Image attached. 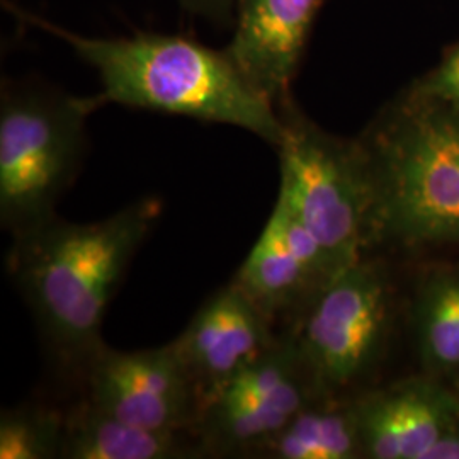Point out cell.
Listing matches in <instances>:
<instances>
[{
    "label": "cell",
    "mask_w": 459,
    "mask_h": 459,
    "mask_svg": "<svg viewBox=\"0 0 459 459\" xmlns=\"http://www.w3.org/2000/svg\"><path fill=\"white\" fill-rule=\"evenodd\" d=\"M160 212V201L147 197L94 223L55 216L14 238L11 276L49 347L81 377L106 345L108 307Z\"/></svg>",
    "instance_id": "cell-1"
},
{
    "label": "cell",
    "mask_w": 459,
    "mask_h": 459,
    "mask_svg": "<svg viewBox=\"0 0 459 459\" xmlns=\"http://www.w3.org/2000/svg\"><path fill=\"white\" fill-rule=\"evenodd\" d=\"M22 17L96 68L104 104L230 125L278 145L282 132L278 104L248 81L227 48H210L178 34L94 38L34 14Z\"/></svg>",
    "instance_id": "cell-2"
},
{
    "label": "cell",
    "mask_w": 459,
    "mask_h": 459,
    "mask_svg": "<svg viewBox=\"0 0 459 459\" xmlns=\"http://www.w3.org/2000/svg\"><path fill=\"white\" fill-rule=\"evenodd\" d=\"M104 100L4 82L0 98V225L17 238L56 216L87 148V121Z\"/></svg>",
    "instance_id": "cell-3"
},
{
    "label": "cell",
    "mask_w": 459,
    "mask_h": 459,
    "mask_svg": "<svg viewBox=\"0 0 459 459\" xmlns=\"http://www.w3.org/2000/svg\"><path fill=\"white\" fill-rule=\"evenodd\" d=\"M281 184L278 196L325 248L335 273L362 259L375 240L377 187L369 159L339 147L278 104Z\"/></svg>",
    "instance_id": "cell-4"
},
{
    "label": "cell",
    "mask_w": 459,
    "mask_h": 459,
    "mask_svg": "<svg viewBox=\"0 0 459 459\" xmlns=\"http://www.w3.org/2000/svg\"><path fill=\"white\" fill-rule=\"evenodd\" d=\"M388 318V284L375 264L359 259L328 279L290 333L318 396L352 386L375 366Z\"/></svg>",
    "instance_id": "cell-5"
},
{
    "label": "cell",
    "mask_w": 459,
    "mask_h": 459,
    "mask_svg": "<svg viewBox=\"0 0 459 459\" xmlns=\"http://www.w3.org/2000/svg\"><path fill=\"white\" fill-rule=\"evenodd\" d=\"M371 164V162H369ZM377 187V235L405 242H458L456 123L429 121L386 148Z\"/></svg>",
    "instance_id": "cell-6"
},
{
    "label": "cell",
    "mask_w": 459,
    "mask_h": 459,
    "mask_svg": "<svg viewBox=\"0 0 459 459\" xmlns=\"http://www.w3.org/2000/svg\"><path fill=\"white\" fill-rule=\"evenodd\" d=\"M315 392L291 335L203 400L193 436L208 456L255 455L303 411Z\"/></svg>",
    "instance_id": "cell-7"
},
{
    "label": "cell",
    "mask_w": 459,
    "mask_h": 459,
    "mask_svg": "<svg viewBox=\"0 0 459 459\" xmlns=\"http://www.w3.org/2000/svg\"><path fill=\"white\" fill-rule=\"evenodd\" d=\"M85 400L133 426L193 432L203 396L172 342L145 351L104 345L83 371Z\"/></svg>",
    "instance_id": "cell-8"
},
{
    "label": "cell",
    "mask_w": 459,
    "mask_h": 459,
    "mask_svg": "<svg viewBox=\"0 0 459 459\" xmlns=\"http://www.w3.org/2000/svg\"><path fill=\"white\" fill-rule=\"evenodd\" d=\"M273 322L233 282L218 290L172 341L203 400L278 344Z\"/></svg>",
    "instance_id": "cell-9"
},
{
    "label": "cell",
    "mask_w": 459,
    "mask_h": 459,
    "mask_svg": "<svg viewBox=\"0 0 459 459\" xmlns=\"http://www.w3.org/2000/svg\"><path fill=\"white\" fill-rule=\"evenodd\" d=\"M322 0H237V28L227 51L264 96L288 98Z\"/></svg>",
    "instance_id": "cell-10"
},
{
    "label": "cell",
    "mask_w": 459,
    "mask_h": 459,
    "mask_svg": "<svg viewBox=\"0 0 459 459\" xmlns=\"http://www.w3.org/2000/svg\"><path fill=\"white\" fill-rule=\"evenodd\" d=\"M231 282L273 324L299 305L307 308L324 288L291 246L278 203Z\"/></svg>",
    "instance_id": "cell-11"
},
{
    "label": "cell",
    "mask_w": 459,
    "mask_h": 459,
    "mask_svg": "<svg viewBox=\"0 0 459 459\" xmlns=\"http://www.w3.org/2000/svg\"><path fill=\"white\" fill-rule=\"evenodd\" d=\"M191 432L133 426L87 400L65 413L64 459H178L201 456Z\"/></svg>",
    "instance_id": "cell-12"
},
{
    "label": "cell",
    "mask_w": 459,
    "mask_h": 459,
    "mask_svg": "<svg viewBox=\"0 0 459 459\" xmlns=\"http://www.w3.org/2000/svg\"><path fill=\"white\" fill-rule=\"evenodd\" d=\"M362 453L354 405L308 403L298 411L255 458L351 459Z\"/></svg>",
    "instance_id": "cell-13"
},
{
    "label": "cell",
    "mask_w": 459,
    "mask_h": 459,
    "mask_svg": "<svg viewBox=\"0 0 459 459\" xmlns=\"http://www.w3.org/2000/svg\"><path fill=\"white\" fill-rule=\"evenodd\" d=\"M403 459H422L444 432L458 426L456 405L436 386L417 383L392 390Z\"/></svg>",
    "instance_id": "cell-14"
},
{
    "label": "cell",
    "mask_w": 459,
    "mask_h": 459,
    "mask_svg": "<svg viewBox=\"0 0 459 459\" xmlns=\"http://www.w3.org/2000/svg\"><path fill=\"white\" fill-rule=\"evenodd\" d=\"M65 413L21 405L0 415V459L62 458Z\"/></svg>",
    "instance_id": "cell-15"
},
{
    "label": "cell",
    "mask_w": 459,
    "mask_h": 459,
    "mask_svg": "<svg viewBox=\"0 0 459 459\" xmlns=\"http://www.w3.org/2000/svg\"><path fill=\"white\" fill-rule=\"evenodd\" d=\"M419 333L427 361L439 368L459 366V276L437 279L427 288Z\"/></svg>",
    "instance_id": "cell-16"
},
{
    "label": "cell",
    "mask_w": 459,
    "mask_h": 459,
    "mask_svg": "<svg viewBox=\"0 0 459 459\" xmlns=\"http://www.w3.org/2000/svg\"><path fill=\"white\" fill-rule=\"evenodd\" d=\"M434 89L441 98L459 106V51L439 72Z\"/></svg>",
    "instance_id": "cell-17"
},
{
    "label": "cell",
    "mask_w": 459,
    "mask_h": 459,
    "mask_svg": "<svg viewBox=\"0 0 459 459\" xmlns=\"http://www.w3.org/2000/svg\"><path fill=\"white\" fill-rule=\"evenodd\" d=\"M182 5L199 16L230 19L235 13L237 0H181Z\"/></svg>",
    "instance_id": "cell-18"
},
{
    "label": "cell",
    "mask_w": 459,
    "mask_h": 459,
    "mask_svg": "<svg viewBox=\"0 0 459 459\" xmlns=\"http://www.w3.org/2000/svg\"><path fill=\"white\" fill-rule=\"evenodd\" d=\"M422 459H459V424L444 432L432 444Z\"/></svg>",
    "instance_id": "cell-19"
},
{
    "label": "cell",
    "mask_w": 459,
    "mask_h": 459,
    "mask_svg": "<svg viewBox=\"0 0 459 459\" xmlns=\"http://www.w3.org/2000/svg\"><path fill=\"white\" fill-rule=\"evenodd\" d=\"M456 130H458V140H459V123H456Z\"/></svg>",
    "instance_id": "cell-20"
}]
</instances>
